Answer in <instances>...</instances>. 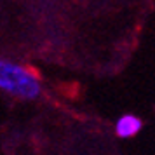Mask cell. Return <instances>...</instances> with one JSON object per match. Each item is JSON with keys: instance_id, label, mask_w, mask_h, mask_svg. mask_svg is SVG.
Instances as JSON below:
<instances>
[{"instance_id": "7a4b0ae2", "label": "cell", "mask_w": 155, "mask_h": 155, "mask_svg": "<svg viewBox=\"0 0 155 155\" xmlns=\"http://www.w3.org/2000/svg\"><path fill=\"white\" fill-rule=\"evenodd\" d=\"M143 127V122H141L140 117H136L133 113H126L122 115L119 120H117V126H115V133L119 138H133L141 131Z\"/></svg>"}, {"instance_id": "6da1fadb", "label": "cell", "mask_w": 155, "mask_h": 155, "mask_svg": "<svg viewBox=\"0 0 155 155\" xmlns=\"http://www.w3.org/2000/svg\"><path fill=\"white\" fill-rule=\"evenodd\" d=\"M0 89L16 98L35 99L42 92V85L33 71L12 61L0 59Z\"/></svg>"}]
</instances>
